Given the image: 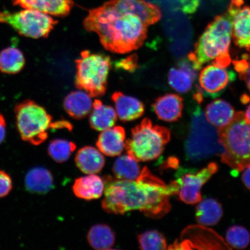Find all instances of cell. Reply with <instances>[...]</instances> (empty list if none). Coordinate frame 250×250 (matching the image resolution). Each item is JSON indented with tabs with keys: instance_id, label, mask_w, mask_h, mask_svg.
Listing matches in <instances>:
<instances>
[{
	"instance_id": "obj_36",
	"label": "cell",
	"mask_w": 250,
	"mask_h": 250,
	"mask_svg": "<svg viewBox=\"0 0 250 250\" xmlns=\"http://www.w3.org/2000/svg\"><path fill=\"white\" fill-rule=\"evenodd\" d=\"M242 179L244 184L250 190V167L245 168Z\"/></svg>"
},
{
	"instance_id": "obj_35",
	"label": "cell",
	"mask_w": 250,
	"mask_h": 250,
	"mask_svg": "<svg viewBox=\"0 0 250 250\" xmlns=\"http://www.w3.org/2000/svg\"><path fill=\"white\" fill-rule=\"evenodd\" d=\"M6 136V122L3 115L0 113V145L4 142Z\"/></svg>"
},
{
	"instance_id": "obj_1",
	"label": "cell",
	"mask_w": 250,
	"mask_h": 250,
	"mask_svg": "<svg viewBox=\"0 0 250 250\" xmlns=\"http://www.w3.org/2000/svg\"><path fill=\"white\" fill-rule=\"evenodd\" d=\"M103 181L104 198L102 206L109 214L122 215L140 210L146 217L160 218L170 210V196L179 191L176 181L167 185L146 167L143 168L135 180L105 176Z\"/></svg>"
},
{
	"instance_id": "obj_25",
	"label": "cell",
	"mask_w": 250,
	"mask_h": 250,
	"mask_svg": "<svg viewBox=\"0 0 250 250\" xmlns=\"http://www.w3.org/2000/svg\"><path fill=\"white\" fill-rule=\"evenodd\" d=\"M24 55L17 47H7L0 52V71L6 74H16L23 69Z\"/></svg>"
},
{
	"instance_id": "obj_24",
	"label": "cell",
	"mask_w": 250,
	"mask_h": 250,
	"mask_svg": "<svg viewBox=\"0 0 250 250\" xmlns=\"http://www.w3.org/2000/svg\"><path fill=\"white\" fill-rule=\"evenodd\" d=\"M223 214L221 205L213 199L201 200L196 208V220L203 226H215L220 221Z\"/></svg>"
},
{
	"instance_id": "obj_17",
	"label": "cell",
	"mask_w": 250,
	"mask_h": 250,
	"mask_svg": "<svg viewBox=\"0 0 250 250\" xmlns=\"http://www.w3.org/2000/svg\"><path fill=\"white\" fill-rule=\"evenodd\" d=\"M117 116L121 121L129 122L142 117L145 112L143 103L133 97L121 92H115L112 96Z\"/></svg>"
},
{
	"instance_id": "obj_28",
	"label": "cell",
	"mask_w": 250,
	"mask_h": 250,
	"mask_svg": "<svg viewBox=\"0 0 250 250\" xmlns=\"http://www.w3.org/2000/svg\"><path fill=\"white\" fill-rule=\"evenodd\" d=\"M195 80L185 70L178 67L171 68L168 74V82L171 88L180 93H186L191 89Z\"/></svg>"
},
{
	"instance_id": "obj_26",
	"label": "cell",
	"mask_w": 250,
	"mask_h": 250,
	"mask_svg": "<svg viewBox=\"0 0 250 250\" xmlns=\"http://www.w3.org/2000/svg\"><path fill=\"white\" fill-rule=\"evenodd\" d=\"M87 240L90 246L96 250L111 249L115 242V234L107 225L97 224L93 226L87 234Z\"/></svg>"
},
{
	"instance_id": "obj_23",
	"label": "cell",
	"mask_w": 250,
	"mask_h": 250,
	"mask_svg": "<svg viewBox=\"0 0 250 250\" xmlns=\"http://www.w3.org/2000/svg\"><path fill=\"white\" fill-rule=\"evenodd\" d=\"M93 103L88 93L74 91L68 94L64 101V107L70 116L76 120L85 118L92 109Z\"/></svg>"
},
{
	"instance_id": "obj_18",
	"label": "cell",
	"mask_w": 250,
	"mask_h": 250,
	"mask_svg": "<svg viewBox=\"0 0 250 250\" xmlns=\"http://www.w3.org/2000/svg\"><path fill=\"white\" fill-rule=\"evenodd\" d=\"M236 112L229 103L222 99L212 102L206 106L205 117L217 129L226 126L235 116Z\"/></svg>"
},
{
	"instance_id": "obj_21",
	"label": "cell",
	"mask_w": 250,
	"mask_h": 250,
	"mask_svg": "<svg viewBox=\"0 0 250 250\" xmlns=\"http://www.w3.org/2000/svg\"><path fill=\"white\" fill-rule=\"evenodd\" d=\"M28 191L37 194H45L54 187V178L48 169L42 167L31 168L24 179Z\"/></svg>"
},
{
	"instance_id": "obj_3",
	"label": "cell",
	"mask_w": 250,
	"mask_h": 250,
	"mask_svg": "<svg viewBox=\"0 0 250 250\" xmlns=\"http://www.w3.org/2000/svg\"><path fill=\"white\" fill-rule=\"evenodd\" d=\"M232 24L227 14L217 16L208 24L196 43L194 51L188 58L199 70L207 62L227 67L232 62L229 48L232 40Z\"/></svg>"
},
{
	"instance_id": "obj_14",
	"label": "cell",
	"mask_w": 250,
	"mask_h": 250,
	"mask_svg": "<svg viewBox=\"0 0 250 250\" xmlns=\"http://www.w3.org/2000/svg\"><path fill=\"white\" fill-rule=\"evenodd\" d=\"M15 5L56 17H65L73 7V0H12Z\"/></svg>"
},
{
	"instance_id": "obj_7",
	"label": "cell",
	"mask_w": 250,
	"mask_h": 250,
	"mask_svg": "<svg viewBox=\"0 0 250 250\" xmlns=\"http://www.w3.org/2000/svg\"><path fill=\"white\" fill-rule=\"evenodd\" d=\"M15 113L19 133L24 142L39 146L48 138L52 118L42 106L26 100L16 105Z\"/></svg>"
},
{
	"instance_id": "obj_34",
	"label": "cell",
	"mask_w": 250,
	"mask_h": 250,
	"mask_svg": "<svg viewBox=\"0 0 250 250\" xmlns=\"http://www.w3.org/2000/svg\"><path fill=\"white\" fill-rule=\"evenodd\" d=\"M118 65L125 70H130L135 69L137 66V59L135 56L133 55L130 56V57L124 59V60L120 62V64Z\"/></svg>"
},
{
	"instance_id": "obj_19",
	"label": "cell",
	"mask_w": 250,
	"mask_h": 250,
	"mask_svg": "<svg viewBox=\"0 0 250 250\" xmlns=\"http://www.w3.org/2000/svg\"><path fill=\"white\" fill-rule=\"evenodd\" d=\"M73 190L78 198L86 201L98 199L104 193V181L96 174H89L75 181Z\"/></svg>"
},
{
	"instance_id": "obj_15",
	"label": "cell",
	"mask_w": 250,
	"mask_h": 250,
	"mask_svg": "<svg viewBox=\"0 0 250 250\" xmlns=\"http://www.w3.org/2000/svg\"><path fill=\"white\" fill-rule=\"evenodd\" d=\"M126 133L124 128L117 126L109 128L100 134L96 146L99 151L108 156L120 155L125 148Z\"/></svg>"
},
{
	"instance_id": "obj_4",
	"label": "cell",
	"mask_w": 250,
	"mask_h": 250,
	"mask_svg": "<svg viewBox=\"0 0 250 250\" xmlns=\"http://www.w3.org/2000/svg\"><path fill=\"white\" fill-rule=\"evenodd\" d=\"M217 133L223 148L221 161L237 172L250 167V124L244 112H236L233 120Z\"/></svg>"
},
{
	"instance_id": "obj_38",
	"label": "cell",
	"mask_w": 250,
	"mask_h": 250,
	"mask_svg": "<svg viewBox=\"0 0 250 250\" xmlns=\"http://www.w3.org/2000/svg\"><path fill=\"white\" fill-rule=\"evenodd\" d=\"M249 54L243 55L242 56L245 58L250 62V50H249Z\"/></svg>"
},
{
	"instance_id": "obj_5",
	"label": "cell",
	"mask_w": 250,
	"mask_h": 250,
	"mask_svg": "<svg viewBox=\"0 0 250 250\" xmlns=\"http://www.w3.org/2000/svg\"><path fill=\"white\" fill-rule=\"evenodd\" d=\"M170 140L167 128L153 125L149 119L145 118L132 129L130 138L125 141V148L137 162H147L158 158Z\"/></svg>"
},
{
	"instance_id": "obj_13",
	"label": "cell",
	"mask_w": 250,
	"mask_h": 250,
	"mask_svg": "<svg viewBox=\"0 0 250 250\" xmlns=\"http://www.w3.org/2000/svg\"><path fill=\"white\" fill-rule=\"evenodd\" d=\"M121 11L138 17L148 27L158 22L162 18V12L157 5L145 0H111Z\"/></svg>"
},
{
	"instance_id": "obj_11",
	"label": "cell",
	"mask_w": 250,
	"mask_h": 250,
	"mask_svg": "<svg viewBox=\"0 0 250 250\" xmlns=\"http://www.w3.org/2000/svg\"><path fill=\"white\" fill-rule=\"evenodd\" d=\"M217 170V165L210 163L198 172L190 171L176 180L179 187L178 194L181 201L190 205L196 204L201 201L202 187Z\"/></svg>"
},
{
	"instance_id": "obj_22",
	"label": "cell",
	"mask_w": 250,
	"mask_h": 250,
	"mask_svg": "<svg viewBox=\"0 0 250 250\" xmlns=\"http://www.w3.org/2000/svg\"><path fill=\"white\" fill-rule=\"evenodd\" d=\"M117 114L111 106L104 105L99 99L93 103L89 117L90 126L97 131H104L113 127L117 121Z\"/></svg>"
},
{
	"instance_id": "obj_33",
	"label": "cell",
	"mask_w": 250,
	"mask_h": 250,
	"mask_svg": "<svg viewBox=\"0 0 250 250\" xmlns=\"http://www.w3.org/2000/svg\"><path fill=\"white\" fill-rule=\"evenodd\" d=\"M12 181L10 176L0 170V198L7 196L12 189Z\"/></svg>"
},
{
	"instance_id": "obj_10",
	"label": "cell",
	"mask_w": 250,
	"mask_h": 250,
	"mask_svg": "<svg viewBox=\"0 0 250 250\" xmlns=\"http://www.w3.org/2000/svg\"><path fill=\"white\" fill-rule=\"evenodd\" d=\"M227 68L212 63L203 68L199 74L197 92L212 98L220 95L236 78L235 73Z\"/></svg>"
},
{
	"instance_id": "obj_27",
	"label": "cell",
	"mask_w": 250,
	"mask_h": 250,
	"mask_svg": "<svg viewBox=\"0 0 250 250\" xmlns=\"http://www.w3.org/2000/svg\"><path fill=\"white\" fill-rule=\"evenodd\" d=\"M112 171L118 179L133 181L138 178L142 170L138 162L127 154L116 159Z\"/></svg>"
},
{
	"instance_id": "obj_8",
	"label": "cell",
	"mask_w": 250,
	"mask_h": 250,
	"mask_svg": "<svg viewBox=\"0 0 250 250\" xmlns=\"http://www.w3.org/2000/svg\"><path fill=\"white\" fill-rule=\"evenodd\" d=\"M0 23L9 24L21 36L37 39L48 37L58 21L43 12L25 9L14 13L0 11Z\"/></svg>"
},
{
	"instance_id": "obj_20",
	"label": "cell",
	"mask_w": 250,
	"mask_h": 250,
	"mask_svg": "<svg viewBox=\"0 0 250 250\" xmlns=\"http://www.w3.org/2000/svg\"><path fill=\"white\" fill-rule=\"evenodd\" d=\"M75 161L78 168L87 174L100 173L105 165V159L101 152L90 146L81 148L77 152Z\"/></svg>"
},
{
	"instance_id": "obj_2",
	"label": "cell",
	"mask_w": 250,
	"mask_h": 250,
	"mask_svg": "<svg viewBox=\"0 0 250 250\" xmlns=\"http://www.w3.org/2000/svg\"><path fill=\"white\" fill-rule=\"evenodd\" d=\"M83 27L98 34L105 49L117 54L139 49L147 37L148 26L136 16L120 10L111 0L89 10Z\"/></svg>"
},
{
	"instance_id": "obj_6",
	"label": "cell",
	"mask_w": 250,
	"mask_h": 250,
	"mask_svg": "<svg viewBox=\"0 0 250 250\" xmlns=\"http://www.w3.org/2000/svg\"><path fill=\"white\" fill-rule=\"evenodd\" d=\"M76 63L75 83L78 88L85 90L93 98L104 95L111 66L110 58L84 51L81 52V57L77 59Z\"/></svg>"
},
{
	"instance_id": "obj_9",
	"label": "cell",
	"mask_w": 250,
	"mask_h": 250,
	"mask_svg": "<svg viewBox=\"0 0 250 250\" xmlns=\"http://www.w3.org/2000/svg\"><path fill=\"white\" fill-rule=\"evenodd\" d=\"M217 130L206 120L201 109L197 107L193 112L191 127L187 150L188 154L193 158H201L206 154V146L213 147V144L218 142ZM220 144V143H219ZM208 154V150L206 148Z\"/></svg>"
},
{
	"instance_id": "obj_12",
	"label": "cell",
	"mask_w": 250,
	"mask_h": 250,
	"mask_svg": "<svg viewBox=\"0 0 250 250\" xmlns=\"http://www.w3.org/2000/svg\"><path fill=\"white\" fill-rule=\"evenodd\" d=\"M227 14L232 24V37L234 44L250 50V7L243 0H232Z\"/></svg>"
},
{
	"instance_id": "obj_16",
	"label": "cell",
	"mask_w": 250,
	"mask_h": 250,
	"mask_svg": "<svg viewBox=\"0 0 250 250\" xmlns=\"http://www.w3.org/2000/svg\"><path fill=\"white\" fill-rule=\"evenodd\" d=\"M152 107L160 120L166 122L176 121L182 115L183 100L176 94H166L155 100Z\"/></svg>"
},
{
	"instance_id": "obj_32",
	"label": "cell",
	"mask_w": 250,
	"mask_h": 250,
	"mask_svg": "<svg viewBox=\"0 0 250 250\" xmlns=\"http://www.w3.org/2000/svg\"><path fill=\"white\" fill-rule=\"evenodd\" d=\"M233 64L240 79L245 81L250 91V62L242 56L240 60L234 61Z\"/></svg>"
},
{
	"instance_id": "obj_29",
	"label": "cell",
	"mask_w": 250,
	"mask_h": 250,
	"mask_svg": "<svg viewBox=\"0 0 250 250\" xmlns=\"http://www.w3.org/2000/svg\"><path fill=\"white\" fill-rule=\"evenodd\" d=\"M76 148V144L70 141L56 139L50 142L48 152L55 162L62 164L70 158Z\"/></svg>"
},
{
	"instance_id": "obj_31",
	"label": "cell",
	"mask_w": 250,
	"mask_h": 250,
	"mask_svg": "<svg viewBox=\"0 0 250 250\" xmlns=\"http://www.w3.org/2000/svg\"><path fill=\"white\" fill-rule=\"evenodd\" d=\"M226 239L228 245L237 249H243L248 247L250 242L249 231L241 226L231 227L228 229Z\"/></svg>"
},
{
	"instance_id": "obj_30",
	"label": "cell",
	"mask_w": 250,
	"mask_h": 250,
	"mask_svg": "<svg viewBox=\"0 0 250 250\" xmlns=\"http://www.w3.org/2000/svg\"><path fill=\"white\" fill-rule=\"evenodd\" d=\"M140 249L145 250H165L167 249V241L163 234L156 230H149L137 236Z\"/></svg>"
},
{
	"instance_id": "obj_37",
	"label": "cell",
	"mask_w": 250,
	"mask_h": 250,
	"mask_svg": "<svg viewBox=\"0 0 250 250\" xmlns=\"http://www.w3.org/2000/svg\"><path fill=\"white\" fill-rule=\"evenodd\" d=\"M246 104H249L248 106H247V108L246 109V112H244V114H245V117L246 119V120L249 122V123L250 124V99L249 101L245 103Z\"/></svg>"
}]
</instances>
